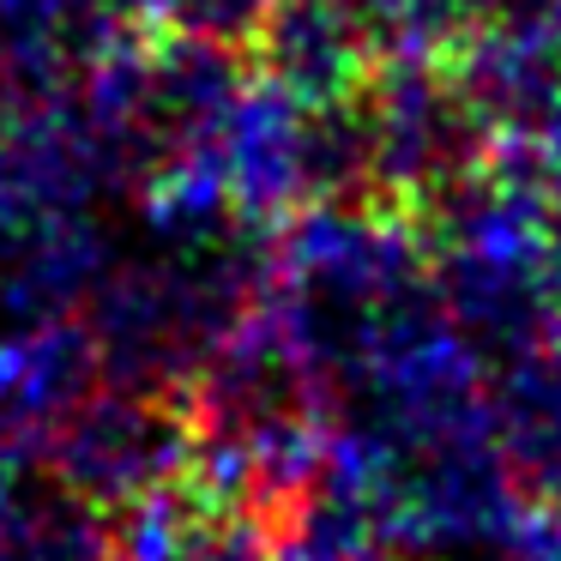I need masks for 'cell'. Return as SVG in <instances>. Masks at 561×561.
Instances as JSON below:
<instances>
[{
    "mask_svg": "<svg viewBox=\"0 0 561 561\" xmlns=\"http://www.w3.org/2000/svg\"><path fill=\"white\" fill-rule=\"evenodd\" d=\"M363 199L428 211L489 163V127L447 61H375L344 98Z\"/></svg>",
    "mask_w": 561,
    "mask_h": 561,
    "instance_id": "cell-1",
    "label": "cell"
},
{
    "mask_svg": "<svg viewBox=\"0 0 561 561\" xmlns=\"http://www.w3.org/2000/svg\"><path fill=\"white\" fill-rule=\"evenodd\" d=\"M31 459L55 477L67 501L91 513H122L139 495L187 477L194 465V411L182 392H151L103 375Z\"/></svg>",
    "mask_w": 561,
    "mask_h": 561,
    "instance_id": "cell-2",
    "label": "cell"
},
{
    "mask_svg": "<svg viewBox=\"0 0 561 561\" xmlns=\"http://www.w3.org/2000/svg\"><path fill=\"white\" fill-rule=\"evenodd\" d=\"M103 375V344L85 314H19L0 332V435L31 459Z\"/></svg>",
    "mask_w": 561,
    "mask_h": 561,
    "instance_id": "cell-3",
    "label": "cell"
},
{
    "mask_svg": "<svg viewBox=\"0 0 561 561\" xmlns=\"http://www.w3.org/2000/svg\"><path fill=\"white\" fill-rule=\"evenodd\" d=\"M254 67L278 85H290L308 103H339L375 67L363 25L344 13L339 0H272L266 19L248 37Z\"/></svg>",
    "mask_w": 561,
    "mask_h": 561,
    "instance_id": "cell-4",
    "label": "cell"
},
{
    "mask_svg": "<svg viewBox=\"0 0 561 561\" xmlns=\"http://www.w3.org/2000/svg\"><path fill=\"white\" fill-rule=\"evenodd\" d=\"M489 416L525 495H561V332L489 363Z\"/></svg>",
    "mask_w": 561,
    "mask_h": 561,
    "instance_id": "cell-5",
    "label": "cell"
},
{
    "mask_svg": "<svg viewBox=\"0 0 561 561\" xmlns=\"http://www.w3.org/2000/svg\"><path fill=\"white\" fill-rule=\"evenodd\" d=\"M495 561H561V495H531Z\"/></svg>",
    "mask_w": 561,
    "mask_h": 561,
    "instance_id": "cell-6",
    "label": "cell"
},
{
    "mask_svg": "<svg viewBox=\"0 0 561 561\" xmlns=\"http://www.w3.org/2000/svg\"><path fill=\"white\" fill-rule=\"evenodd\" d=\"M549 302H556V327H561V182L549 187Z\"/></svg>",
    "mask_w": 561,
    "mask_h": 561,
    "instance_id": "cell-7",
    "label": "cell"
},
{
    "mask_svg": "<svg viewBox=\"0 0 561 561\" xmlns=\"http://www.w3.org/2000/svg\"><path fill=\"white\" fill-rule=\"evenodd\" d=\"M19 465H25V453L0 435V495H13V489H19Z\"/></svg>",
    "mask_w": 561,
    "mask_h": 561,
    "instance_id": "cell-8",
    "label": "cell"
},
{
    "mask_svg": "<svg viewBox=\"0 0 561 561\" xmlns=\"http://www.w3.org/2000/svg\"><path fill=\"white\" fill-rule=\"evenodd\" d=\"M13 91V37H7V25H0V98Z\"/></svg>",
    "mask_w": 561,
    "mask_h": 561,
    "instance_id": "cell-9",
    "label": "cell"
}]
</instances>
